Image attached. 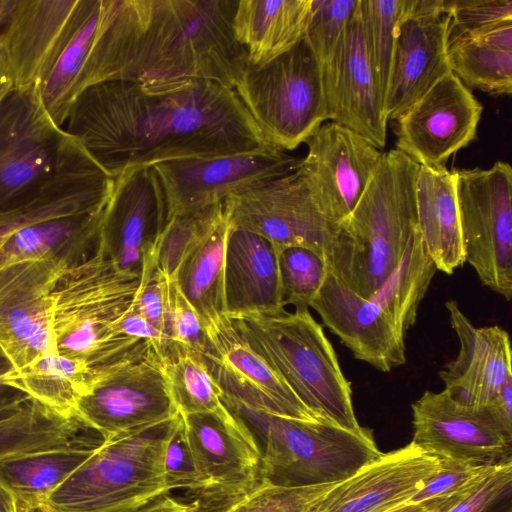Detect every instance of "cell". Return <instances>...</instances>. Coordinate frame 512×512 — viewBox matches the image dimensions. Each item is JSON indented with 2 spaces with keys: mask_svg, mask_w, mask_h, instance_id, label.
Instances as JSON below:
<instances>
[{
  "mask_svg": "<svg viewBox=\"0 0 512 512\" xmlns=\"http://www.w3.org/2000/svg\"><path fill=\"white\" fill-rule=\"evenodd\" d=\"M63 130L113 178L139 168L274 146L236 92L194 80L159 90L115 79L74 101Z\"/></svg>",
  "mask_w": 512,
  "mask_h": 512,
  "instance_id": "cell-1",
  "label": "cell"
},
{
  "mask_svg": "<svg viewBox=\"0 0 512 512\" xmlns=\"http://www.w3.org/2000/svg\"><path fill=\"white\" fill-rule=\"evenodd\" d=\"M238 0H135L119 79L149 90L203 80L234 90L247 53L233 33Z\"/></svg>",
  "mask_w": 512,
  "mask_h": 512,
  "instance_id": "cell-2",
  "label": "cell"
},
{
  "mask_svg": "<svg viewBox=\"0 0 512 512\" xmlns=\"http://www.w3.org/2000/svg\"><path fill=\"white\" fill-rule=\"evenodd\" d=\"M419 164L403 152H383L369 185L338 225L325 257L329 272L369 299L394 271L418 229Z\"/></svg>",
  "mask_w": 512,
  "mask_h": 512,
  "instance_id": "cell-3",
  "label": "cell"
},
{
  "mask_svg": "<svg viewBox=\"0 0 512 512\" xmlns=\"http://www.w3.org/2000/svg\"><path fill=\"white\" fill-rule=\"evenodd\" d=\"M236 330L320 420L360 432L351 384L309 309L232 315Z\"/></svg>",
  "mask_w": 512,
  "mask_h": 512,
  "instance_id": "cell-4",
  "label": "cell"
},
{
  "mask_svg": "<svg viewBox=\"0 0 512 512\" xmlns=\"http://www.w3.org/2000/svg\"><path fill=\"white\" fill-rule=\"evenodd\" d=\"M139 282L138 274L121 270L99 244L88 258L67 266L53 291L56 352L96 369L135 351L144 342L119 334L115 323Z\"/></svg>",
  "mask_w": 512,
  "mask_h": 512,
  "instance_id": "cell-5",
  "label": "cell"
},
{
  "mask_svg": "<svg viewBox=\"0 0 512 512\" xmlns=\"http://www.w3.org/2000/svg\"><path fill=\"white\" fill-rule=\"evenodd\" d=\"M250 429L261 452V482L305 487L346 480L381 455L372 431H350L324 421L262 412L222 395Z\"/></svg>",
  "mask_w": 512,
  "mask_h": 512,
  "instance_id": "cell-6",
  "label": "cell"
},
{
  "mask_svg": "<svg viewBox=\"0 0 512 512\" xmlns=\"http://www.w3.org/2000/svg\"><path fill=\"white\" fill-rule=\"evenodd\" d=\"M179 418L103 440L38 511L133 512L168 494L163 450Z\"/></svg>",
  "mask_w": 512,
  "mask_h": 512,
  "instance_id": "cell-7",
  "label": "cell"
},
{
  "mask_svg": "<svg viewBox=\"0 0 512 512\" xmlns=\"http://www.w3.org/2000/svg\"><path fill=\"white\" fill-rule=\"evenodd\" d=\"M234 91L264 137L296 149L328 120L321 66L305 36L262 66L247 62Z\"/></svg>",
  "mask_w": 512,
  "mask_h": 512,
  "instance_id": "cell-8",
  "label": "cell"
},
{
  "mask_svg": "<svg viewBox=\"0 0 512 512\" xmlns=\"http://www.w3.org/2000/svg\"><path fill=\"white\" fill-rule=\"evenodd\" d=\"M178 414L163 357L146 342L128 356L96 368L75 410V417L104 441Z\"/></svg>",
  "mask_w": 512,
  "mask_h": 512,
  "instance_id": "cell-9",
  "label": "cell"
},
{
  "mask_svg": "<svg viewBox=\"0 0 512 512\" xmlns=\"http://www.w3.org/2000/svg\"><path fill=\"white\" fill-rule=\"evenodd\" d=\"M136 17L135 0H93L39 87L42 104L58 127L63 128L74 101L84 90L119 79Z\"/></svg>",
  "mask_w": 512,
  "mask_h": 512,
  "instance_id": "cell-10",
  "label": "cell"
},
{
  "mask_svg": "<svg viewBox=\"0 0 512 512\" xmlns=\"http://www.w3.org/2000/svg\"><path fill=\"white\" fill-rule=\"evenodd\" d=\"M465 260L481 283L512 298V168L455 170Z\"/></svg>",
  "mask_w": 512,
  "mask_h": 512,
  "instance_id": "cell-11",
  "label": "cell"
},
{
  "mask_svg": "<svg viewBox=\"0 0 512 512\" xmlns=\"http://www.w3.org/2000/svg\"><path fill=\"white\" fill-rule=\"evenodd\" d=\"M224 209L231 226L262 236L276 250L302 246L326 257L338 230L300 165L287 175L228 197Z\"/></svg>",
  "mask_w": 512,
  "mask_h": 512,
  "instance_id": "cell-12",
  "label": "cell"
},
{
  "mask_svg": "<svg viewBox=\"0 0 512 512\" xmlns=\"http://www.w3.org/2000/svg\"><path fill=\"white\" fill-rule=\"evenodd\" d=\"M302 158L275 147L169 161L153 166L166 199L167 221L224 203L235 194L295 171Z\"/></svg>",
  "mask_w": 512,
  "mask_h": 512,
  "instance_id": "cell-13",
  "label": "cell"
},
{
  "mask_svg": "<svg viewBox=\"0 0 512 512\" xmlns=\"http://www.w3.org/2000/svg\"><path fill=\"white\" fill-rule=\"evenodd\" d=\"M114 179L64 131L50 174L0 209V244L26 226L103 209Z\"/></svg>",
  "mask_w": 512,
  "mask_h": 512,
  "instance_id": "cell-14",
  "label": "cell"
},
{
  "mask_svg": "<svg viewBox=\"0 0 512 512\" xmlns=\"http://www.w3.org/2000/svg\"><path fill=\"white\" fill-rule=\"evenodd\" d=\"M413 442L434 457L476 466L512 462V433L489 409L460 402L443 389L425 391L412 404Z\"/></svg>",
  "mask_w": 512,
  "mask_h": 512,
  "instance_id": "cell-15",
  "label": "cell"
},
{
  "mask_svg": "<svg viewBox=\"0 0 512 512\" xmlns=\"http://www.w3.org/2000/svg\"><path fill=\"white\" fill-rule=\"evenodd\" d=\"M200 480L196 504L220 512L261 482V452L237 416L224 421L211 414L181 415Z\"/></svg>",
  "mask_w": 512,
  "mask_h": 512,
  "instance_id": "cell-16",
  "label": "cell"
},
{
  "mask_svg": "<svg viewBox=\"0 0 512 512\" xmlns=\"http://www.w3.org/2000/svg\"><path fill=\"white\" fill-rule=\"evenodd\" d=\"M66 258L0 268V352L11 368L57 353L53 333V291Z\"/></svg>",
  "mask_w": 512,
  "mask_h": 512,
  "instance_id": "cell-17",
  "label": "cell"
},
{
  "mask_svg": "<svg viewBox=\"0 0 512 512\" xmlns=\"http://www.w3.org/2000/svg\"><path fill=\"white\" fill-rule=\"evenodd\" d=\"M483 107L449 72L396 121V149L419 165L446 168L448 159L476 137Z\"/></svg>",
  "mask_w": 512,
  "mask_h": 512,
  "instance_id": "cell-18",
  "label": "cell"
},
{
  "mask_svg": "<svg viewBox=\"0 0 512 512\" xmlns=\"http://www.w3.org/2000/svg\"><path fill=\"white\" fill-rule=\"evenodd\" d=\"M201 354L224 397L280 417L322 421L248 344L225 315L204 327Z\"/></svg>",
  "mask_w": 512,
  "mask_h": 512,
  "instance_id": "cell-19",
  "label": "cell"
},
{
  "mask_svg": "<svg viewBox=\"0 0 512 512\" xmlns=\"http://www.w3.org/2000/svg\"><path fill=\"white\" fill-rule=\"evenodd\" d=\"M93 0H16L0 31L13 89L39 88Z\"/></svg>",
  "mask_w": 512,
  "mask_h": 512,
  "instance_id": "cell-20",
  "label": "cell"
},
{
  "mask_svg": "<svg viewBox=\"0 0 512 512\" xmlns=\"http://www.w3.org/2000/svg\"><path fill=\"white\" fill-rule=\"evenodd\" d=\"M63 134L39 88L13 89L0 102V209L50 174Z\"/></svg>",
  "mask_w": 512,
  "mask_h": 512,
  "instance_id": "cell-21",
  "label": "cell"
},
{
  "mask_svg": "<svg viewBox=\"0 0 512 512\" xmlns=\"http://www.w3.org/2000/svg\"><path fill=\"white\" fill-rule=\"evenodd\" d=\"M448 25L443 0H408L398 28L384 105L387 121H395L451 72Z\"/></svg>",
  "mask_w": 512,
  "mask_h": 512,
  "instance_id": "cell-22",
  "label": "cell"
},
{
  "mask_svg": "<svg viewBox=\"0 0 512 512\" xmlns=\"http://www.w3.org/2000/svg\"><path fill=\"white\" fill-rule=\"evenodd\" d=\"M300 168L324 213L337 225L354 210L383 152L367 139L333 121L324 122L306 141Z\"/></svg>",
  "mask_w": 512,
  "mask_h": 512,
  "instance_id": "cell-23",
  "label": "cell"
},
{
  "mask_svg": "<svg viewBox=\"0 0 512 512\" xmlns=\"http://www.w3.org/2000/svg\"><path fill=\"white\" fill-rule=\"evenodd\" d=\"M166 223L165 194L154 168L130 170L114 179L98 244L121 270L140 276L143 256Z\"/></svg>",
  "mask_w": 512,
  "mask_h": 512,
  "instance_id": "cell-24",
  "label": "cell"
},
{
  "mask_svg": "<svg viewBox=\"0 0 512 512\" xmlns=\"http://www.w3.org/2000/svg\"><path fill=\"white\" fill-rule=\"evenodd\" d=\"M321 70L328 121L349 128L378 149L384 148L388 121L368 58L358 5L332 59Z\"/></svg>",
  "mask_w": 512,
  "mask_h": 512,
  "instance_id": "cell-25",
  "label": "cell"
},
{
  "mask_svg": "<svg viewBox=\"0 0 512 512\" xmlns=\"http://www.w3.org/2000/svg\"><path fill=\"white\" fill-rule=\"evenodd\" d=\"M439 468L437 457L410 442L336 484L313 512H389L409 503Z\"/></svg>",
  "mask_w": 512,
  "mask_h": 512,
  "instance_id": "cell-26",
  "label": "cell"
},
{
  "mask_svg": "<svg viewBox=\"0 0 512 512\" xmlns=\"http://www.w3.org/2000/svg\"><path fill=\"white\" fill-rule=\"evenodd\" d=\"M309 307L356 359L381 372L405 364V336L374 301L361 297L330 272Z\"/></svg>",
  "mask_w": 512,
  "mask_h": 512,
  "instance_id": "cell-27",
  "label": "cell"
},
{
  "mask_svg": "<svg viewBox=\"0 0 512 512\" xmlns=\"http://www.w3.org/2000/svg\"><path fill=\"white\" fill-rule=\"evenodd\" d=\"M445 307L460 349L438 375L456 400L486 405L512 378L509 335L496 325L475 327L455 300L446 301Z\"/></svg>",
  "mask_w": 512,
  "mask_h": 512,
  "instance_id": "cell-28",
  "label": "cell"
},
{
  "mask_svg": "<svg viewBox=\"0 0 512 512\" xmlns=\"http://www.w3.org/2000/svg\"><path fill=\"white\" fill-rule=\"evenodd\" d=\"M225 300L229 316L285 308L275 247L233 226L225 250Z\"/></svg>",
  "mask_w": 512,
  "mask_h": 512,
  "instance_id": "cell-29",
  "label": "cell"
},
{
  "mask_svg": "<svg viewBox=\"0 0 512 512\" xmlns=\"http://www.w3.org/2000/svg\"><path fill=\"white\" fill-rule=\"evenodd\" d=\"M418 229L437 270L462 266V239L454 170L419 165L416 183Z\"/></svg>",
  "mask_w": 512,
  "mask_h": 512,
  "instance_id": "cell-30",
  "label": "cell"
},
{
  "mask_svg": "<svg viewBox=\"0 0 512 512\" xmlns=\"http://www.w3.org/2000/svg\"><path fill=\"white\" fill-rule=\"evenodd\" d=\"M310 8L311 0H239L232 26L247 62L262 66L299 42Z\"/></svg>",
  "mask_w": 512,
  "mask_h": 512,
  "instance_id": "cell-31",
  "label": "cell"
},
{
  "mask_svg": "<svg viewBox=\"0 0 512 512\" xmlns=\"http://www.w3.org/2000/svg\"><path fill=\"white\" fill-rule=\"evenodd\" d=\"M103 210L45 220L14 232L0 244V268L53 258L73 264L85 260L98 246Z\"/></svg>",
  "mask_w": 512,
  "mask_h": 512,
  "instance_id": "cell-32",
  "label": "cell"
},
{
  "mask_svg": "<svg viewBox=\"0 0 512 512\" xmlns=\"http://www.w3.org/2000/svg\"><path fill=\"white\" fill-rule=\"evenodd\" d=\"M230 229L224 209L221 217L186 255L174 278L203 327L227 315L225 250Z\"/></svg>",
  "mask_w": 512,
  "mask_h": 512,
  "instance_id": "cell-33",
  "label": "cell"
},
{
  "mask_svg": "<svg viewBox=\"0 0 512 512\" xmlns=\"http://www.w3.org/2000/svg\"><path fill=\"white\" fill-rule=\"evenodd\" d=\"M94 374L95 369L83 361L51 353L21 368L9 367L0 374V383L59 415L75 417L76 406L88 391Z\"/></svg>",
  "mask_w": 512,
  "mask_h": 512,
  "instance_id": "cell-34",
  "label": "cell"
},
{
  "mask_svg": "<svg viewBox=\"0 0 512 512\" xmlns=\"http://www.w3.org/2000/svg\"><path fill=\"white\" fill-rule=\"evenodd\" d=\"M103 442L102 438L0 460V484L33 512Z\"/></svg>",
  "mask_w": 512,
  "mask_h": 512,
  "instance_id": "cell-35",
  "label": "cell"
},
{
  "mask_svg": "<svg viewBox=\"0 0 512 512\" xmlns=\"http://www.w3.org/2000/svg\"><path fill=\"white\" fill-rule=\"evenodd\" d=\"M450 70L466 87L491 95L512 92V23L447 41Z\"/></svg>",
  "mask_w": 512,
  "mask_h": 512,
  "instance_id": "cell-36",
  "label": "cell"
},
{
  "mask_svg": "<svg viewBox=\"0 0 512 512\" xmlns=\"http://www.w3.org/2000/svg\"><path fill=\"white\" fill-rule=\"evenodd\" d=\"M101 438L75 417H64L31 400L0 421V460L83 444Z\"/></svg>",
  "mask_w": 512,
  "mask_h": 512,
  "instance_id": "cell-37",
  "label": "cell"
},
{
  "mask_svg": "<svg viewBox=\"0 0 512 512\" xmlns=\"http://www.w3.org/2000/svg\"><path fill=\"white\" fill-rule=\"evenodd\" d=\"M436 271V265L417 229L394 271L369 299L405 336L416 322L419 305Z\"/></svg>",
  "mask_w": 512,
  "mask_h": 512,
  "instance_id": "cell-38",
  "label": "cell"
},
{
  "mask_svg": "<svg viewBox=\"0 0 512 512\" xmlns=\"http://www.w3.org/2000/svg\"><path fill=\"white\" fill-rule=\"evenodd\" d=\"M163 360L181 415L211 414L224 421L235 420L236 416L224 404L222 391L200 354L173 344Z\"/></svg>",
  "mask_w": 512,
  "mask_h": 512,
  "instance_id": "cell-39",
  "label": "cell"
},
{
  "mask_svg": "<svg viewBox=\"0 0 512 512\" xmlns=\"http://www.w3.org/2000/svg\"><path fill=\"white\" fill-rule=\"evenodd\" d=\"M407 3L408 0H359L358 3L365 46L383 108L398 28Z\"/></svg>",
  "mask_w": 512,
  "mask_h": 512,
  "instance_id": "cell-40",
  "label": "cell"
},
{
  "mask_svg": "<svg viewBox=\"0 0 512 512\" xmlns=\"http://www.w3.org/2000/svg\"><path fill=\"white\" fill-rule=\"evenodd\" d=\"M276 251L284 305L308 309L329 273L325 257L302 246H287Z\"/></svg>",
  "mask_w": 512,
  "mask_h": 512,
  "instance_id": "cell-41",
  "label": "cell"
},
{
  "mask_svg": "<svg viewBox=\"0 0 512 512\" xmlns=\"http://www.w3.org/2000/svg\"><path fill=\"white\" fill-rule=\"evenodd\" d=\"M223 211L224 203H220L167 221L156 239V247L158 265L170 280H174L186 255L221 217Z\"/></svg>",
  "mask_w": 512,
  "mask_h": 512,
  "instance_id": "cell-42",
  "label": "cell"
},
{
  "mask_svg": "<svg viewBox=\"0 0 512 512\" xmlns=\"http://www.w3.org/2000/svg\"><path fill=\"white\" fill-rule=\"evenodd\" d=\"M339 482L305 487H282L266 482L220 512H313Z\"/></svg>",
  "mask_w": 512,
  "mask_h": 512,
  "instance_id": "cell-43",
  "label": "cell"
},
{
  "mask_svg": "<svg viewBox=\"0 0 512 512\" xmlns=\"http://www.w3.org/2000/svg\"><path fill=\"white\" fill-rule=\"evenodd\" d=\"M358 0H311L305 39L321 69L332 59Z\"/></svg>",
  "mask_w": 512,
  "mask_h": 512,
  "instance_id": "cell-44",
  "label": "cell"
},
{
  "mask_svg": "<svg viewBox=\"0 0 512 512\" xmlns=\"http://www.w3.org/2000/svg\"><path fill=\"white\" fill-rule=\"evenodd\" d=\"M448 40L485 33L512 23L511 0H443Z\"/></svg>",
  "mask_w": 512,
  "mask_h": 512,
  "instance_id": "cell-45",
  "label": "cell"
},
{
  "mask_svg": "<svg viewBox=\"0 0 512 512\" xmlns=\"http://www.w3.org/2000/svg\"><path fill=\"white\" fill-rule=\"evenodd\" d=\"M439 460V470L409 502L421 504L429 512L440 511L470 488L491 467L471 465L452 459Z\"/></svg>",
  "mask_w": 512,
  "mask_h": 512,
  "instance_id": "cell-46",
  "label": "cell"
},
{
  "mask_svg": "<svg viewBox=\"0 0 512 512\" xmlns=\"http://www.w3.org/2000/svg\"><path fill=\"white\" fill-rule=\"evenodd\" d=\"M512 488V462L491 466L470 488L438 512H491Z\"/></svg>",
  "mask_w": 512,
  "mask_h": 512,
  "instance_id": "cell-47",
  "label": "cell"
},
{
  "mask_svg": "<svg viewBox=\"0 0 512 512\" xmlns=\"http://www.w3.org/2000/svg\"><path fill=\"white\" fill-rule=\"evenodd\" d=\"M162 468L169 492L181 489L194 495V498L196 497L200 488V480L181 414L165 444Z\"/></svg>",
  "mask_w": 512,
  "mask_h": 512,
  "instance_id": "cell-48",
  "label": "cell"
},
{
  "mask_svg": "<svg viewBox=\"0 0 512 512\" xmlns=\"http://www.w3.org/2000/svg\"><path fill=\"white\" fill-rule=\"evenodd\" d=\"M169 338L172 345L202 354L206 348L203 324L174 280L171 284Z\"/></svg>",
  "mask_w": 512,
  "mask_h": 512,
  "instance_id": "cell-49",
  "label": "cell"
},
{
  "mask_svg": "<svg viewBox=\"0 0 512 512\" xmlns=\"http://www.w3.org/2000/svg\"><path fill=\"white\" fill-rule=\"evenodd\" d=\"M10 367L8 361L0 352V374ZM31 399L21 391L0 383V421L6 420L19 413Z\"/></svg>",
  "mask_w": 512,
  "mask_h": 512,
  "instance_id": "cell-50",
  "label": "cell"
},
{
  "mask_svg": "<svg viewBox=\"0 0 512 512\" xmlns=\"http://www.w3.org/2000/svg\"><path fill=\"white\" fill-rule=\"evenodd\" d=\"M497 422L512 433V378L500 392L485 405Z\"/></svg>",
  "mask_w": 512,
  "mask_h": 512,
  "instance_id": "cell-51",
  "label": "cell"
},
{
  "mask_svg": "<svg viewBox=\"0 0 512 512\" xmlns=\"http://www.w3.org/2000/svg\"><path fill=\"white\" fill-rule=\"evenodd\" d=\"M133 512H201L198 505L184 502L168 494L160 496L154 501L142 506Z\"/></svg>",
  "mask_w": 512,
  "mask_h": 512,
  "instance_id": "cell-52",
  "label": "cell"
},
{
  "mask_svg": "<svg viewBox=\"0 0 512 512\" xmlns=\"http://www.w3.org/2000/svg\"><path fill=\"white\" fill-rule=\"evenodd\" d=\"M13 90V82L0 38V102Z\"/></svg>",
  "mask_w": 512,
  "mask_h": 512,
  "instance_id": "cell-53",
  "label": "cell"
},
{
  "mask_svg": "<svg viewBox=\"0 0 512 512\" xmlns=\"http://www.w3.org/2000/svg\"><path fill=\"white\" fill-rule=\"evenodd\" d=\"M15 506L13 496L0 484V512H14Z\"/></svg>",
  "mask_w": 512,
  "mask_h": 512,
  "instance_id": "cell-54",
  "label": "cell"
},
{
  "mask_svg": "<svg viewBox=\"0 0 512 512\" xmlns=\"http://www.w3.org/2000/svg\"><path fill=\"white\" fill-rule=\"evenodd\" d=\"M16 4V0H0V31L7 22Z\"/></svg>",
  "mask_w": 512,
  "mask_h": 512,
  "instance_id": "cell-55",
  "label": "cell"
},
{
  "mask_svg": "<svg viewBox=\"0 0 512 512\" xmlns=\"http://www.w3.org/2000/svg\"><path fill=\"white\" fill-rule=\"evenodd\" d=\"M389 512H429L423 505L417 503H406Z\"/></svg>",
  "mask_w": 512,
  "mask_h": 512,
  "instance_id": "cell-56",
  "label": "cell"
},
{
  "mask_svg": "<svg viewBox=\"0 0 512 512\" xmlns=\"http://www.w3.org/2000/svg\"><path fill=\"white\" fill-rule=\"evenodd\" d=\"M14 512H33V511L16 501V506H15Z\"/></svg>",
  "mask_w": 512,
  "mask_h": 512,
  "instance_id": "cell-57",
  "label": "cell"
},
{
  "mask_svg": "<svg viewBox=\"0 0 512 512\" xmlns=\"http://www.w3.org/2000/svg\"><path fill=\"white\" fill-rule=\"evenodd\" d=\"M502 512H512L511 504L508 503L507 507Z\"/></svg>",
  "mask_w": 512,
  "mask_h": 512,
  "instance_id": "cell-58",
  "label": "cell"
}]
</instances>
